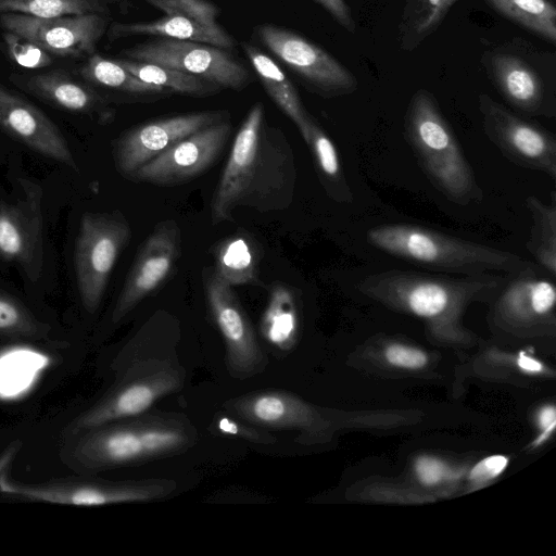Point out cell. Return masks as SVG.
I'll list each match as a JSON object with an SVG mask.
<instances>
[{"instance_id": "20", "label": "cell", "mask_w": 556, "mask_h": 556, "mask_svg": "<svg viewBox=\"0 0 556 556\" xmlns=\"http://www.w3.org/2000/svg\"><path fill=\"white\" fill-rule=\"evenodd\" d=\"M11 80L39 100L60 110L94 114L105 108V99L90 86L62 71L30 76L13 75Z\"/></svg>"}, {"instance_id": "34", "label": "cell", "mask_w": 556, "mask_h": 556, "mask_svg": "<svg viewBox=\"0 0 556 556\" xmlns=\"http://www.w3.org/2000/svg\"><path fill=\"white\" fill-rule=\"evenodd\" d=\"M3 41L10 59L22 67L38 70L53 63L49 52L17 34L4 31Z\"/></svg>"}, {"instance_id": "9", "label": "cell", "mask_w": 556, "mask_h": 556, "mask_svg": "<svg viewBox=\"0 0 556 556\" xmlns=\"http://www.w3.org/2000/svg\"><path fill=\"white\" fill-rule=\"evenodd\" d=\"M130 239V227L119 212L86 213L75 244L74 267L80 301L94 313L110 275Z\"/></svg>"}, {"instance_id": "1", "label": "cell", "mask_w": 556, "mask_h": 556, "mask_svg": "<svg viewBox=\"0 0 556 556\" xmlns=\"http://www.w3.org/2000/svg\"><path fill=\"white\" fill-rule=\"evenodd\" d=\"M295 164L285 134L267 123L256 102L241 124L211 201L213 224L232 222L238 207L260 212L288 207L293 198Z\"/></svg>"}, {"instance_id": "8", "label": "cell", "mask_w": 556, "mask_h": 556, "mask_svg": "<svg viewBox=\"0 0 556 556\" xmlns=\"http://www.w3.org/2000/svg\"><path fill=\"white\" fill-rule=\"evenodd\" d=\"M10 468L0 475V493L21 500L61 505L102 506L154 502L167 498L177 489L176 481L167 478L112 481L85 475L81 478L24 483L10 477Z\"/></svg>"}, {"instance_id": "30", "label": "cell", "mask_w": 556, "mask_h": 556, "mask_svg": "<svg viewBox=\"0 0 556 556\" xmlns=\"http://www.w3.org/2000/svg\"><path fill=\"white\" fill-rule=\"evenodd\" d=\"M298 330L296 301L291 289L277 285L270 290L267 306L261 320V331L271 344L279 349L294 339Z\"/></svg>"}, {"instance_id": "14", "label": "cell", "mask_w": 556, "mask_h": 556, "mask_svg": "<svg viewBox=\"0 0 556 556\" xmlns=\"http://www.w3.org/2000/svg\"><path fill=\"white\" fill-rule=\"evenodd\" d=\"M204 288L212 318L224 340L229 374L240 380L265 370L268 358L232 287L213 270H205Z\"/></svg>"}, {"instance_id": "33", "label": "cell", "mask_w": 556, "mask_h": 556, "mask_svg": "<svg viewBox=\"0 0 556 556\" xmlns=\"http://www.w3.org/2000/svg\"><path fill=\"white\" fill-rule=\"evenodd\" d=\"M165 15H178L202 25H216L219 9L208 0H143Z\"/></svg>"}, {"instance_id": "11", "label": "cell", "mask_w": 556, "mask_h": 556, "mask_svg": "<svg viewBox=\"0 0 556 556\" xmlns=\"http://www.w3.org/2000/svg\"><path fill=\"white\" fill-rule=\"evenodd\" d=\"M478 109L485 136L507 160L556 179L553 132L516 114L486 93L478 96Z\"/></svg>"}, {"instance_id": "12", "label": "cell", "mask_w": 556, "mask_h": 556, "mask_svg": "<svg viewBox=\"0 0 556 556\" xmlns=\"http://www.w3.org/2000/svg\"><path fill=\"white\" fill-rule=\"evenodd\" d=\"M121 54L191 74L219 89L239 91L251 81L249 71L231 53L206 43L159 38L124 49Z\"/></svg>"}, {"instance_id": "4", "label": "cell", "mask_w": 556, "mask_h": 556, "mask_svg": "<svg viewBox=\"0 0 556 556\" xmlns=\"http://www.w3.org/2000/svg\"><path fill=\"white\" fill-rule=\"evenodd\" d=\"M112 369V386L64 427V439L149 412L161 399L179 392L186 381V370L176 356L139 355L131 341L116 355Z\"/></svg>"}, {"instance_id": "35", "label": "cell", "mask_w": 556, "mask_h": 556, "mask_svg": "<svg viewBox=\"0 0 556 556\" xmlns=\"http://www.w3.org/2000/svg\"><path fill=\"white\" fill-rule=\"evenodd\" d=\"M213 427L223 435L240 438L254 444L270 445L277 442L268 429L235 417L225 410L215 415Z\"/></svg>"}, {"instance_id": "25", "label": "cell", "mask_w": 556, "mask_h": 556, "mask_svg": "<svg viewBox=\"0 0 556 556\" xmlns=\"http://www.w3.org/2000/svg\"><path fill=\"white\" fill-rule=\"evenodd\" d=\"M216 275L228 285H261L258 253L255 243L244 235H233L215 247Z\"/></svg>"}, {"instance_id": "13", "label": "cell", "mask_w": 556, "mask_h": 556, "mask_svg": "<svg viewBox=\"0 0 556 556\" xmlns=\"http://www.w3.org/2000/svg\"><path fill=\"white\" fill-rule=\"evenodd\" d=\"M42 189L21 179L17 192L0 202V258L36 282L43 267Z\"/></svg>"}, {"instance_id": "36", "label": "cell", "mask_w": 556, "mask_h": 556, "mask_svg": "<svg viewBox=\"0 0 556 556\" xmlns=\"http://www.w3.org/2000/svg\"><path fill=\"white\" fill-rule=\"evenodd\" d=\"M321 7L341 27L354 34L356 22L345 0H313Z\"/></svg>"}, {"instance_id": "37", "label": "cell", "mask_w": 556, "mask_h": 556, "mask_svg": "<svg viewBox=\"0 0 556 556\" xmlns=\"http://www.w3.org/2000/svg\"><path fill=\"white\" fill-rule=\"evenodd\" d=\"M387 358L391 364L406 368H418L427 362L426 355L420 351L400 344L388 348Z\"/></svg>"}, {"instance_id": "22", "label": "cell", "mask_w": 556, "mask_h": 556, "mask_svg": "<svg viewBox=\"0 0 556 556\" xmlns=\"http://www.w3.org/2000/svg\"><path fill=\"white\" fill-rule=\"evenodd\" d=\"M241 48L268 97L294 123L301 132L306 126L311 114L305 110L294 85L278 63L258 47L243 41L241 42Z\"/></svg>"}, {"instance_id": "27", "label": "cell", "mask_w": 556, "mask_h": 556, "mask_svg": "<svg viewBox=\"0 0 556 556\" xmlns=\"http://www.w3.org/2000/svg\"><path fill=\"white\" fill-rule=\"evenodd\" d=\"M500 15L529 33L556 43V5L553 0H483Z\"/></svg>"}, {"instance_id": "40", "label": "cell", "mask_w": 556, "mask_h": 556, "mask_svg": "<svg viewBox=\"0 0 556 556\" xmlns=\"http://www.w3.org/2000/svg\"><path fill=\"white\" fill-rule=\"evenodd\" d=\"M21 448V442H14L0 455V475L11 467Z\"/></svg>"}, {"instance_id": "17", "label": "cell", "mask_w": 556, "mask_h": 556, "mask_svg": "<svg viewBox=\"0 0 556 556\" xmlns=\"http://www.w3.org/2000/svg\"><path fill=\"white\" fill-rule=\"evenodd\" d=\"M181 254V237L174 220L159 223L140 247L114 305L111 321L119 323L168 279Z\"/></svg>"}, {"instance_id": "32", "label": "cell", "mask_w": 556, "mask_h": 556, "mask_svg": "<svg viewBox=\"0 0 556 556\" xmlns=\"http://www.w3.org/2000/svg\"><path fill=\"white\" fill-rule=\"evenodd\" d=\"M113 2L115 0H0V13H20L39 18L104 14Z\"/></svg>"}, {"instance_id": "5", "label": "cell", "mask_w": 556, "mask_h": 556, "mask_svg": "<svg viewBox=\"0 0 556 556\" xmlns=\"http://www.w3.org/2000/svg\"><path fill=\"white\" fill-rule=\"evenodd\" d=\"M404 137L431 182L446 199L468 205L482 199V190L453 128L427 89L416 90L404 115Z\"/></svg>"}, {"instance_id": "18", "label": "cell", "mask_w": 556, "mask_h": 556, "mask_svg": "<svg viewBox=\"0 0 556 556\" xmlns=\"http://www.w3.org/2000/svg\"><path fill=\"white\" fill-rule=\"evenodd\" d=\"M231 130L228 118L203 128L142 165L129 179L154 185H176L191 180L215 163Z\"/></svg>"}, {"instance_id": "2", "label": "cell", "mask_w": 556, "mask_h": 556, "mask_svg": "<svg viewBox=\"0 0 556 556\" xmlns=\"http://www.w3.org/2000/svg\"><path fill=\"white\" fill-rule=\"evenodd\" d=\"M65 440L62 462L89 476L185 453L195 445L198 431L184 414L146 412Z\"/></svg>"}, {"instance_id": "24", "label": "cell", "mask_w": 556, "mask_h": 556, "mask_svg": "<svg viewBox=\"0 0 556 556\" xmlns=\"http://www.w3.org/2000/svg\"><path fill=\"white\" fill-rule=\"evenodd\" d=\"M458 0H404L397 25V45L412 52L428 39Z\"/></svg>"}, {"instance_id": "23", "label": "cell", "mask_w": 556, "mask_h": 556, "mask_svg": "<svg viewBox=\"0 0 556 556\" xmlns=\"http://www.w3.org/2000/svg\"><path fill=\"white\" fill-rule=\"evenodd\" d=\"M300 134L311 150L317 176L326 193L338 203H351L353 193L330 137L312 115Z\"/></svg>"}, {"instance_id": "21", "label": "cell", "mask_w": 556, "mask_h": 556, "mask_svg": "<svg viewBox=\"0 0 556 556\" xmlns=\"http://www.w3.org/2000/svg\"><path fill=\"white\" fill-rule=\"evenodd\" d=\"M110 40L132 36H154L176 40L206 43L231 49L236 42L220 25H202L178 15H164L152 22L112 23L106 29Z\"/></svg>"}, {"instance_id": "15", "label": "cell", "mask_w": 556, "mask_h": 556, "mask_svg": "<svg viewBox=\"0 0 556 556\" xmlns=\"http://www.w3.org/2000/svg\"><path fill=\"white\" fill-rule=\"evenodd\" d=\"M0 28L35 42L51 55L83 58L96 52L108 18L99 13L39 18L5 12L0 13Z\"/></svg>"}, {"instance_id": "39", "label": "cell", "mask_w": 556, "mask_h": 556, "mask_svg": "<svg viewBox=\"0 0 556 556\" xmlns=\"http://www.w3.org/2000/svg\"><path fill=\"white\" fill-rule=\"evenodd\" d=\"M416 471L424 483L433 484L443 477L444 468L437 459L422 457L417 462Z\"/></svg>"}, {"instance_id": "26", "label": "cell", "mask_w": 556, "mask_h": 556, "mask_svg": "<svg viewBox=\"0 0 556 556\" xmlns=\"http://www.w3.org/2000/svg\"><path fill=\"white\" fill-rule=\"evenodd\" d=\"M551 202L528 195L525 205L531 216L532 226L526 248L535 264L551 276L556 275V197Z\"/></svg>"}, {"instance_id": "28", "label": "cell", "mask_w": 556, "mask_h": 556, "mask_svg": "<svg viewBox=\"0 0 556 556\" xmlns=\"http://www.w3.org/2000/svg\"><path fill=\"white\" fill-rule=\"evenodd\" d=\"M80 76L102 88L138 97H162L170 94L166 89L144 83L122 67L115 60L92 53L80 67Z\"/></svg>"}, {"instance_id": "6", "label": "cell", "mask_w": 556, "mask_h": 556, "mask_svg": "<svg viewBox=\"0 0 556 556\" xmlns=\"http://www.w3.org/2000/svg\"><path fill=\"white\" fill-rule=\"evenodd\" d=\"M503 274L435 275L390 269L363 278L356 287L364 294L406 308L428 320L454 316L466 303L489 296L505 282Z\"/></svg>"}, {"instance_id": "42", "label": "cell", "mask_w": 556, "mask_h": 556, "mask_svg": "<svg viewBox=\"0 0 556 556\" xmlns=\"http://www.w3.org/2000/svg\"><path fill=\"white\" fill-rule=\"evenodd\" d=\"M518 364L521 368L529 371H540L542 369V365L539 362L526 355H520V357L518 358Z\"/></svg>"}, {"instance_id": "19", "label": "cell", "mask_w": 556, "mask_h": 556, "mask_svg": "<svg viewBox=\"0 0 556 556\" xmlns=\"http://www.w3.org/2000/svg\"><path fill=\"white\" fill-rule=\"evenodd\" d=\"M0 129L34 152L76 168L59 127L39 108L1 84Z\"/></svg>"}, {"instance_id": "38", "label": "cell", "mask_w": 556, "mask_h": 556, "mask_svg": "<svg viewBox=\"0 0 556 556\" xmlns=\"http://www.w3.org/2000/svg\"><path fill=\"white\" fill-rule=\"evenodd\" d=\"M507 462V458L501 455L484 458L473 467L470 478L475 481H485L495 478L504 470Z\"/></svg>"}, {"instance_id": "41", "label": "cell", "mask_w": 556, "mask_h": 556, "mask_svg": "<svg viewBox=\"0 0 556 556\" xmlns=\"http://www.w3.org/2000/svg\"><path fill=\"white\" fill-rule=\"evenodd\" d=\"M556 412L554 407H546L540 414V426L545 430L544 435L555 427Z\"/></svg>"}, {"instance_id": "3", "label": "cell", "mask_w": 556, "mask_h": 556, "mask_svg": "<svg viewBox=\"0 0 556 556\" xmlns=\"http://www.w3.org/2000/svg\"><path fill=\"white\" fill-rule=\"evenodd\" d=\"M366 240L391 256L444 274L513 275L533 264L515 253L419 225H378L367 230Z\"/></svg>"}, {"instance_id": "10", "label": "cell", "mask_w": 556, "mask_h": 556, "mask_svg": "<svg viewBox=\"0 0 556 556\" xmlns=\"http://www.w3.org/2000/svg\"><path fill=\"white\" fill-rule=\"evenodd\" d=\"M254 30L261 43L311 91L334 98L357 90V78L348 67L300 34L269 23L258 24Z\"/></svg>"}, {"instance_id": "31", "label": "cell", "mask_w": 556, "mask_h": 556, "mask_svg": "<svg viewBox=\"0 0 556 556\" xmlns=\"http://www.w3.org/2000/svg\"><path fill=\"white\" fill-rule=\"evenodd\" d=\"M51 327L38 319L17 298L0 288V338L49 340Z\"/></svg>"}, {"instance_id": "16", "label": "cell", "mask_w": 556, "mask_h": 556, "mask_svg": "<svg viewBox=\"0 0 556 556\" xmlns=\"http://www.w3.org/2000/svg\"><path fill=\"white\" fill-rule=\"evenodd\" d=\"M228 118L226 111L174 115L132 127L114 143L115 167L129 178L142 165L190 135Z\"/></svg>"}, {"instance_id": "7", "label": "cell", "mask_w": 556, "mask_h": 556, "mask_svg": "<svg viewBox=\"0 0 556 556\" xmlns=\"http://www.w3.org/2000/svg\"><path fill=\"white\" fill-rule=\"evenodd\" d=\"M490 81L516 111L556 116V55L523 38L486 48L481 55Z\"/></svg>"}, {"instance_id": "29", "label": "cell", "mask_w": 556, "mask_h": 556, "mask_svg": "<svg viewBox=\"0 0 556 556\" xmlns=\"http://www.w3.org/2000/svg\"><path fill=\"white\" fill-rule=\"evenodd\" d=\"M115 61L140 80L162 87L170 93L207 97L220 91L218 87L206 80L174 68L130 59H116Z\"/></svg>"}]
</instances>
